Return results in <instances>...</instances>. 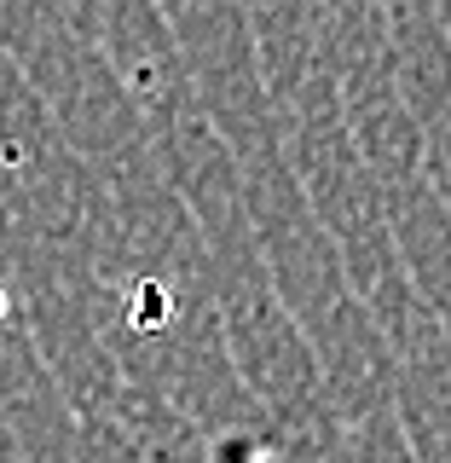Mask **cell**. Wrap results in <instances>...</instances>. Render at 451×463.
<instances>
[{
	"mask_svg": "<svg viewBox=\"0 0 451 463\" xmlns=\"http://www.w3.org/2000/svg\"><path fill=\"white\" fill-rule=\"evenodd\" d=\"M0 336H6V289H0Z\"/></svg>",
	"mask_w": 451,
	"mask_h": 463,
	"instance_id": "obj_1",
	"label": "cell"
}]
</instances>
